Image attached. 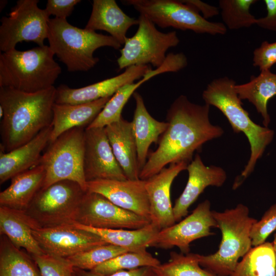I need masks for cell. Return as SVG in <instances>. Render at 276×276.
Returning a JSON list of instances; mask_svg holds the SVG:
<instances>
[{"mask_svg": "<svg viewBox=\"0 0 276 276\" xmlns=\"http://www.w3.org/2000/svg\"><path fill=\"white\" fill-rule=\"evenodd\" d=\"M210 106L192 103L185 95L178 97L167 111L168 126L160 137L158 147L148 154L139 178L147 180L167 165L179 162L189 164L195 151L204 144L221 136L223 128L211 123Z\"/></svg>", "mask_w": 276, "mask_h": 276, "instance_id": "6da1fadb", "label": "cell"}, {"mask_svg": "<svg viewBox=\"0 0 276 276\" xmlns=\"http://www.w3.org/2000/svg\"><path fill=\"white\" fill-rule=\"evenodd\" d=\"M56 96L54 86L33 93L0 87L1 149L12 151L51 126Z\"/></svg>", "mask_w": 276, "mask_h": 276, "instance_id": "7a4b0ae2", "label": "cell"}, {"mask_svg": "<svg viewBox=\"0 0 276 276\" xmlns=\"http://www.w3.org/2000/svg\"><path fill=\"white\" fill-rule=\"evenodd\" d=\"M235 81L227 76L213 80L203 91L205 104L218 108L226 117L235 133H243L250 147L249 160L233 183L238 189L254 171L257 161L262 157L266 147L272 142L274 131L255 123L243 107L242 100L235 90Z\"/></svg>", "mask_w": 276, "mask_h": 276, "instance_id": "3957f363", "label": "cell"}, {"mask_svg": "<svg viewBox=\"0 0 276 276\" xmlns=\"http://www.w3.org/2000/svg\"><path fill=\"white\" fill-rule=\"evenodd\" d=\"M49 46L0 54V87L33 93L52 86L61 72Z\"/></svg>", "mask_w": 276, "mask_h": 276, "instance_id": "277c9868", "label": "cell"}, {"mask_svg": "<svg viewBox=\"0 0 276 276\" xmlns=\"http://www.w3.org/2000/svg\"><path fill=\"white\" fill-rule=\"evenodd\" d=\"M222 235L218 250L212 254H198L200 266L219 276H230L239 260L252 248L250 231L257 221L242 203L222 212L212 211Z\"/></svg>", "mask_w": 276, "mask_h": 276, "instance_id": "5b68a950", "label": "cell"}, {"mask_svg": "<svg viewBox=\"0 0 276 276\" xmlns=\"http://www.w3.org/2000/svg\"><path fill=\"white\" fill-rule=\"evenodd\" d=\"M49 47L70 72H87L99 59L94 56L101 47L119 49L121 44L110 35L81 29L71 25L66 19L50 18L48 38Z\"/></svg>", "mask_w": 276, "mask_h": 276, "instance_id": "8992f818", "label": "cell"}, {"mask_svg": "<svg viewBox=\"0 0 276 276\" xmlns=\"http://www.w3.org/2000/svg\"><path fill=\"white\" fill-rule=\"evenodd\" d=\"M85 128L71 129L49 143L39 164L45 170L41 189L59 181L68 180L77 182L87 191L83 170Z\"/></svg>", "mask_w": 276, "mask_h": 276, "instance_id": "52a82bcc", "label": "cell"}, {"mask_svg": "<svg viewBox=\"0 0 276 276\" xmlns=\"http://www.w3.org/2000/svg\"><path fill=\"white\" fill-rule=\"evenodd\" d=\"M86 192L76 182L59 181L40 189L25 211L41 227L73 224Z\"/></svg>", "mask_w": 276, "mask_h": 276, "instance_id": "ba28073f", "label": "cell"}, {"mask_svg": "<svg viewBox=\"0 0 276 276\" xmlns=\"http://www.w3.org/2000/svg\"><path fill=\"white\" fill-rule=\"evenodd\" d=\"M122 2L132 6L140 14L146 16L155 26L162 28L172 27L212 35H224L227 31L222 22L205 19L181 1L125 0Z\"/></svg>", "mask_w": 276, "mask_h": 276, "instance_id": "9c48e42d", "label": "cell"}, {"mask_svg": "<svg viewBox=\"0 0 276 276\" xmlns=\"http://www.w3.org/2000/svg\"><path fill=\"white\" fill-rule=\"evenodd\" d=\"M138 28L126 39L117 59L120 70L133 65L151 64L155 68L165 62L166 52L176 47L180 40L176 31L163 33L146 16L140 14Z\"/></svg>", "mask_w": 276, "mask_h": 276, "instance_id": "30bf717a", "label": "cell"}, {"mask_svg": "<svg viewBox=\"0 0 276 276\" xmlns=\"http://www.w3.org/2000/svg\"><path fill=\"white\" fill-rule=\"evenodd\" d=\"M38 0H19L8 16L1 19L0 50L15 49L22 41H32L44 45L48 38L50 16L38 6Z\"/></svg>", "mask_w": 276, "mask_h": 276, "instance_id": "8fae6325", "label": "cell"}, {"mask_svg": "<svg viewBox=\"0 0 276 276\" xmlns=\"http://www.w3.org/2000/svg\"><path fill=\"white\" fill-rule=\"evenodd\" d=\"M75 223L101 229H135L151 222L116 205L100 194L86 191Z\"/></svg>", "mask_w": 276, "mask_h": 276, "instance_id": "7c38bea8", "label": "cell"}, {"mask_svg": "<svg viewBox=\"0 0 276 276\" xmlns=\"http://www.w3.org/2000/svg\"><path fill=\"white\" fill-rule=\"evenodd\" d=\"M212 211L210 201L205 200L198 204L190 215L178 223L160 230L150 247L167 249L176 246L180 252L189 253L191 242L213 235L211 228H218Z\"/></svg>", "mask_w": 276, "mask_h": 276, "instance_id": "4fadbf2b", "label": "cell"}, {"mask_svg": "<svg viewBox=\"0 0 276 276\" xmlns=\"http://www.w3.org/2000/svg\"><path fill=\"white\" fill-rule=\"evenodd\" d=\"M32 234L45 254L62 259L108 244L98 235L72 224L40 227Z\"/></svg>", "mask_w": 276, "mask_h": 276, "instance_id": "5bb4252c", "label": "cell"}, {"mask_svg": "<svg viewBox=\"0 0 276 276\" xmlns=\"http://www.w3.org/2000/svg\"><path fill=\"white\" fill-rule=\"evenodd\" d=\"M83 170L86 181L127 179L113 153L104 128L85 129Z\"/></svg>", "mask_w": 276, "mask_h": 276, "instance_id": "9a60e30c", "label": "cell"}, {"mask_svg": "<svg viewBox=\"0 0 276 276\" xmlns=\"http://www.w3.org/2000/svg\"><path fill=\"white\" fill-rule=\"evenodd\" d=\"M188 164L183 162L171 164L145 180L150 204V222L159 231L176 222L171 200V187L176 177L187 169Z\"/></svg>", "mask_w": 276, "mask_h": 276, "instance_id": "2e32d148", "label": "cell"}, {"mask_svg": "<svg viewBox=\"0 0 276 276\" xmlns=\"http://www.w3.org/2000/svg\"><path fill=\"white\" fill-rule=\"evenodd\" d=\"M86 187L87 191L100 194L116 205L150 220L145 180L97 179L87 181Z\"/></svg>", "mask_w": 276, "mask_h": 276, "instance_id": "e0dca14e", "label": "cell"}, {"mask_svg": "<svg viewBox=\"0 0 276 276\" xmlns=\"http://www.w3.org/2000/svg\"><path fill=\"white\" fill-rule=\"evenodd\" d=\"M151 70L148 65H133L118 76L84 87L73 88L61 85L56 88L55 103L82 104L112 97L122 86L141 79Z\"/></svg>", "mask_w": 276, "mask_h": 276, "instance_id": "ac0fdd59", "label": "cell"}, {"mask_svg": "<svg viewBox=\"0 0 276 276\" xmlns=\"http://www.w3.org/2000/svg\"><path fill=\"white\" fill-rule=\"evenodd\" d=\"M188 179L185 188L176 199L173 206L176 222L180 221L188 215L189 207L209 186L220 187L225 183L227 175L221 167L205 166L199 154L188 164L187 169Z\"/></svg>", "mask_w": 276, "mask_h": 276, "instance_id": "d6986e66", "label": "cell"}, {"mask_svg": "<svg viewBox=\"0 0 276 276\" xmlns=\"http://www.w3.org/2000/svg\"><path fill=\"white\" fill-rule=\"evenodd\" d=\"M52 125L29 142L6 152L0 150V183L40 164L42 152L50 142Z\"/></svg>", "mask_w": 276, "mask_h": 276, "instance_id": "ffe728a7", "label": "cell"}, {"mask_svg": "<svg viewBox=\"0 0 276 276\" xmlns=\"http://www.w3.org/2000/svg\"><path fill=\"white\" fill-rule=\"evenodd\" d=\"M41 226L25 211L0 206V233L17 248L31 256L45 254L35 239L32 231Z\"/></svg>", "mask_w": 276, "mask_h": 276, "instance_id": "44dd1931", "label": "cell"}, {"mask_svg": "<svg viewBox=\"0 0 276 276\" xmlns=\"http://www.w3.org/2000/svg\"><path fill=\"white\" fill-rule=\"evenodd\" d=\"M138 24L139 19L125 13L114 0H94L85 28L93 31H105L123 45L127 38L128 29Z\"/></svg>", "mask_w": 276, "mask_h": 276, "instance_id": "7402d4cb", "label": "cell"}, {"mask_svg": "<svg viewBox=\"0 0 276 276\" xmlns=\"http://www.w3.org/2000/svg\"><path fill=\"white\" fill-rule=\"evenodd\" d=\"M114 156L128 179H139L136 144L131 122L122 118L104 127Z\"/></svg>", "mask_w": 276, "mask_h": 276, "instance_id": "603a6c76", "label": "cell"}, {"mask_svg": "<svg viewBox=\"0 0 276 276\" xmlns=\"http://www.w3.org/2000/svg\"><path fill=\"white\" fill-rule=\"evenodd\" d=\"M111 97L82 104L55 103L53 106V119L50 142L71 129L80 127L86 128L98 116Z\"/></svg>", "mask_w": 276, "mask_h": 276, "instance_id": "cb8c5ba5", "label": "cell"}, {"mask_svg": "<svg viewBox=\"0 0 276 276\" xmlns=\"http://www.w3.org/2000/svg\"><path fill=\"white\" fill-rule=\"evenodd\" d=\"M133 96L135 101V108L131 122L141 172L147 162L150 145L153 143H158L160 137L167 129L168 123L157 121L150 115L139 93L135 91Z\"/></svg>", "mask_w": 276, "mask_h": 276, "instance_id": "d4e9b609", "label": "cell"}, {"mask_svg": "<svg viewBox=\"0 0 276 276\" xmlns=\"http://www.w3.org/2000/svg\"><path fill=\"white\" fill-rule=\"evenodd\" d=\"M45 177L41 164L14 176L10 186L0 193V206L25 211L42 188Z\"/></svg>", "mask_w": 276, "mask_h": 276, "instance_id": "484cf974", "label": "cell"}, {"mask_svg": "<svg viewBox=\"0 0 276 276\" xmlns=\"http://www.w3.org/2000/svg\"><path fill=\"white\" fill-rule=\"evenodd\" d=\"M235 90L241 100H246L254 105L263 118V126L268 127L271 120L267 103L276 96V74L270 70L261 71L258 76L252 75L248 82L236 84Z\"/></svg>", "mask_w": 276, "mask_h": 276, "instance_id": "4316f807", "label": "cell"}, {"mask_svg": "<svg viewBox=\"0 0 276 276\" xmlns=\"http://www.w3.org/2000/svg\"><path fill=\"white\" fill-rule=\"evenodd\" d=\"M72 224L98 235L108 244L135 252L147 250L146 248L150 247L154 237L159 231L156 226L151 223L142 228L135 229H101L76 223Z\"/></svg>", "mask_w": 276, "mask_h": 276, "instance_id": "83f0119b", "label": "cell"}, {"mask_svg": "<svg viewBox=\"0 0 276 276\" xmlns=\"http://www.w3.org/2000/svg\"><path fill=\"white\" fill-rule=\"evenodd\" d=\"M171 66L167 62L154 70H151L137 82L126 84L120 88L110 98L95 119L86 128H104L119 121L122 110L135 90L143 83L159 74L171 72Z\"/></svg>", "mask_w": 276, "mask_h": 276, "instance_id": "f1b7e54d", "label": "cell"}, {"mask_svg": "<svg viewBox=\"0 0 276 276\" xmlns=\"http://www.w3.org/2000/svg\"><path fill=\"white\" fill-rule=\"evenodd\" d=\"M0 276H41L28 252L15 247L5 235L0 239Z\"/></svg>", "mask_w": 276, "mask_h": 276, "instance_id": "f546056e", "label": "cell"}, {"mask_svg": "<svg viewBox=\"0 0 276 276\" xmlns=\"http://www.w3.org/2000/svg\"><path fill=\"white\" fill-rule=\"evenodd\" d=\"M230 276H276V262L271 242L252 247L239 261Z\"/></svg>", "mask_w": 276, "mask_h": 276, "instance_id": "4dcf8cb0", "label": "cell"}, {"mask_svg": "<svg viewBox=\"0 0 276 276\" xmlns=\"http://www.w3.org/2000/svg\"><path fill=\"white\" fill-rule=\"evenodd\" d=\"M157 276H219L202 267L198 254L172 251L168 262L153 267Z\"/></svg>", "mask_w": 276, "mask_h": 276, "instance_id": "1f68e13d", "label": "cell"}, {"mask_svg": "<svg viewBox=\"0 0 276 276\" xmlns=\"http://www.w3.org/2000/svg\"><path fill=\"white\" fill-rule=\"evenodd\" d=\"M160 264L158 259L147 250L128 251L99 265L90 271L97 274L106 275L119 271L132 270L143 267H155Z\"/></svg>", "mask_w": 276, "mask_h": 276, "instance_id": "d6a6232c", "label": "cell"}, {"mask_svg": "<svg viewBox=\"0 0 276 276\" xmlns=\"http://www.w3.org/2000/svg\"><path fill=\"white\" fill-rule=\"evenodd\" d=\"M256 0H220L219 8L223 24L229 30L249 28L256 25L257 18L250 12Z\"/></svg>", "mask_w": 276, "mask_h": 276, "instance_id": "836d02e7", "label": "cell"}, {"mask_svg": "<svg viewBox=\"0 0 276 276\" xmlns=\"http://www.w3.org/2000/svg\"><path fill=\"white\" fill-rule=\"evenodd\" d=\"M129 250L110 244L95 247L65 259L73 267L90 271L100 264Z\"/></svg>", "mask_w": 276, "mask_h": 276, "instance_id": "e575fe53", "label": "cell"}, {"mask_svg": "<svg viewBox=\"0 0 276 276\" xmlns=\"http://www.w3.org/2000/svg\"><path fill=\"white\" fill-rule=\"evenodd\" d=\"M31 256L36 263L41 276H73V267L65 259L47 254Z\"/></svg>", "mask_w": 276, "mask_h": 276, "instance_id": "d590c367", "label": "cell"}, {"mask_svg": "<svg viewBox=\"0 0 276 276\" xmlns=\"http://www.w3.org/2000/svg\"><path fill=\"white\" fill-rule=\"evenodd\" d=\"M276 229V203L271 205L259 220L252 225L250 231L252 246L264 243Z\"/></svg>", "mask_w": 276, "mask_h": 276, "instance_id": "8d00e7d4", "label": "cell"}, {"mask_svg": "<svg viewBox=\"0 0 276 276\" xmlns=\"http://www.w3.org/2000/svg\"><path fill=\"white\" fill-rule=\"evenodd\" d=\"M276 64V41H264L253 52L252 65L261 71L270 70Z\"/></svg>", "mask_w": 276, "mask_h": 276, "instance_id": "74e56055", "label": "cell"}, {"mask_svg": "<svg viewBox=\"0 0 276 276\" xmlns=\"http://www.w3.org/2000/svg\"><path fill=\"white\" fill-rule=\"evenodd\" d=\"M80 0H48L44 10L48 15L55 18L66 19Z\"/></svg>", "mask_w": 276, "mask_h": 276, "instance_id": "f35d334b", "label": "cell"}, {"mask_svg": "<svg viewBox=\"0 0 276 276\" xmlns=\"http://www.w3.org/2000/svg\"><path fill=\"white\" fill-rule=\"evenodd\" d=\"M73 276H157L151 267H143L132 270H122L106 275L95 274L90 271L73 267Z\"/></svg>", "mask_w": 276, "mask_h": 276, "instance_id": "ab89813d", "label": "cell"}, {"mask_svg": "<svg viewBox=\"0 0 276 276\" xmlns=\"http://www.w3.org/2000/svg\"><path fill=\"white\" fill-rule=\"evenodd\" d=\"M267 14L265 17L257 18L256 25L259 27L276 32V0H264Z\"/></svg>", "mask_w": 276, "mask_h": 276, "instance_id": "60d3db41", "label": "cell"}, {"mask_svg": "<svg viewBox=\"0 0 276 276\" xmlns=\"http://www.w3.org/2000/svg\"><path fill=\"white\" fill-rule=\"evenodd\" d=\"M181 2L199 13L201 12L203 17L207 20L208 18L218 15L220 13L219 7L210 5L199 0H183Z\"/></svg>", "mask_w": 276, "mask_h": 276, "instance_id": "b9f144b4", "label": "cell"}, {"mask_svg": "<svg viewBox=\"0 0 276 276\" xmlns=\"http://www.w3.org/2000/svg\"><path fill=\"white\" fill-rule=\"evenodd\" d=\"M273 249L275 255V262H276V234L274 235V237L273 240V242H272Z\"/></svg>", "mask_w": 276, "mask_h": 276, "instance_id": "7bdbcfd3", "label": "cell"}, {"mask_svg": "<svg viewBox=\"0 0 276 276\" xmlns=\"http://www.w3.org/2000/svg\"><path fill=\"white\" fill-rule=\"evenodd\" d=\"M1 2L3 3L2 5H0V6H1V11L2 9H3L5 7V6L7 4V1H1Z\"/></svg>", "mask_w": 276, "mask_h": 276, "instance_id": "ee69618b", "label": "cell"}]
</instances>
